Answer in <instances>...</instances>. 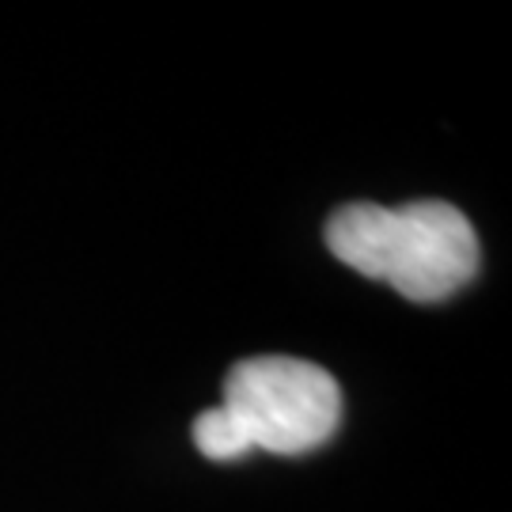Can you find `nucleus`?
I'll list each match as a JSON object with an SVG mask.
<instances>
[{
    "instance_id": "obj_3",
    "label": "nucleus",
    "mask_w": 512,
    "mask_h": 512,
    "mask_svg": "<svg viewBox=\"0 0 512 512\" xmlns=\"http://www.w3.org/2000/svg\"><path fill=\"white\" fill-rule=\"evenodd\" d=\"M194 444L205 459H217V463H228V459H239L251 452V440L224 406H213L205 410L202 418L194 421Z\"/></svg>"
},
{
    "instance_id": "obj_1",
    "label": "nucleus",
    "mask_w": 512,
    "mask_h": 512,
    "mask_svg": "<svg viewBox=\"0 0 512 512\" xmlns=\"http://www.w3.org/2000/svg\"><path fill=\"white\" fill-rule=\"evenodd\" d=\"M327 247L349 270L387 281L414 304L448 300L478 274L475 228L448 202L342 205L327 220Z\"/></svg>"
},
{
    "instance_id": "obj_2",
    "label": "nucleus",
    "mask_w": 512,
    "mask_h": 512,
    "mask_svg": "<svg viewBox=\"0 0 512 512\" xmlns=\"http://www.w3.org/2000/svg\"><path fill=\"white\" fill-rule=\"evenodd\" d=\"M224 410L251 448L304 456L327 444L342 421V387L327 368L296 357H251L224 376Z\"/></svg>"
}]
</instances>
